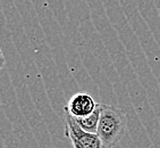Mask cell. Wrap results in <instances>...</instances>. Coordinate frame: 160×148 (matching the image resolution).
<instances>
[{"mask_svg": "<svg viewBox=\"0 0 160 148\" xmlns=\"http://www.w3.org/2000/svg\"><path fill=\"white\" fill-rule=\"evenodd\" d=\"M127 129V117L122 108L100 104L97 133L107 148H114L122 140Z\"/></svg>", "mask_w": 160, "mask_h": 148, "instance_id": "1", "label": "cell"}, {"mask_svg": "<svg viewBox=\"0 0 160 148\" xmlns=\"http://www.w3.org/2000/svg\"><path fill=\"white\" fill-rule=\"evenodd\" d=\"M65 136L71 140L74 148H107L97 132H89L82 129L76 119L66 112Z\"/></svg>", "mask_w": 160, "mask_h": 148, "instance_id": "2", "label": "cell"}, {"mask_svg": "<svg viewBox=\"0 0 160 148\" xmlns=\"http://www.w3.org/2000/svg\"><path fill=\"white\" fill-rule=\"evenodd\" d=\"M98 106V103L91 95L86 92H77L72 96L67 106H65V112H68L74 117H83L91 114Z\"/></svg>", "mask_w": 160, "mask_h": 148, "instance_id": "3", "label": "cell"}, {"mask_svg": "<svg viewBox=\"0 0 160 148\" xmlns=\"http://www.w3.org/2000/svg\"><path fill=\"white\" fill-rule=\"evenodd\" d=\"M75 119H76L77 123L82 127V129L89 131V132H97L99 119H100V104H98L97 108L91 114L83 117H75Z\"/></svg>", "mask_w": 160, "mask_h": 148, "instance_id": "4", "label": "cell"}, {"mask_svg": "<svg viewBox=\"0 0 160 148\" xmlns=\"http://www.w3.org/2000/svg\"><path fill=\"white\" fill-rule=\"evenodd\" d=\"M3 65H5V57H3V54L0 49V70H2Z\"/></svg>", "mask_w": 160, "mask_h": 148, "instance_id": "5", "label": "cell"}]
</instances>
